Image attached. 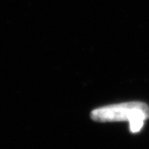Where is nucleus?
I'll list each match as a JSON object with an SVG mask.
<instances>
[{
  "mask_svg": "<svg viewBox=\"0 0 149 149\" xmlns=\"http://www.w3.org/2000/svg\"><path fill=\"white\" fill-rule=\"evenodd\" d=\"M91 117L100 123L127 121L131 133H139L149 118V107L143 102H124L95 109L91 112Z\"/></svg>",
  "mask_w": 149,
  "mask_h": 149,
  "instance_id": "nucleus-1",
  "label": "nucleus"
}]
</instances>
